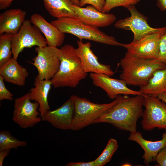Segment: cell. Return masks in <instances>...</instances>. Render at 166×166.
Here are the masks:
<instances>
[{
    "instance_id": "obj_33",
    "label": "cell",
    "mask_w": 166,
    "mask_h": 166,
    "mask_svg": "<svg viewBox=\"0 0 166 166\" xmlns=\"http://www.w3.org/2000/svg\"><path fill=\"white\" fill-rule=\"evenodd\" d=\"M10 150L6 149L0 151V166H2L4 160L10 153Z\"/></svg>"
},
{
    "instance_id": "obj_15",
    "label": "cell",
    "mask_w": 166,
    "mask_h": 166,
    "mask_svg": "<svg viewBox=\"0 0 166 166\" xmlns=\"http://www.w3.org/2000/svg\"><path fill=\"white\" fill-rule=\"evenodd\" d=\"M71 7L76 17L85 23L93 26L98 28L107 26L116 20V17L113 14L100 11L91 5L83 7L73 4Z\"/></svg>"
},
{
    "instance_id": "obj_23",
    "label": "cell",
    "mask_w": 166,
    "mask_h": 166,
    "mask_svg": "<svg viewBox=\"0 0 166 166\" xmlns=\"http://www.w3.org/2000/svg\"><path fill=\"white\" fill-rule=\"evenodd\" d=\"M27 145L24 140H20L7 130L0 131V151L11 149H17L18 147H25Z\"/></svg>"
},
{
    "instance_id": "obj_3",
    "label": "cell",
    "mask_w": 166,
    "mask_h": 166,
    "mask_svg": "<svg viewBox=\"0 0 166 166\" xmlns=\"http://www.w3.org/2000/svg\"><path fill=\"white\" fill-rule=\"evenodd\" d=\"M60 49V65L51 80L52 85L55 88H75L81 80L86 78L88 73L84 71L80 59L73 46L66 44Z\"/></svg>"
},
{
    "instance_id": "obj_13",
    "label": "cell",
    "mask_w": 166,
    "mask_h": 166,
    "mask_svg": "<svg viewBox=\"0 0 166 166\" xmlns=\"http://www.w3.org/2000/svg\"><path fill=\"white\" fill-rule=\"evenodd\" d=\"M77 47L75 48V51L79 57L84 71L88 73H103L110 77L114 72L109 65L101 64L99 62L98 57L91 49L90 42L84 43L82 40L77 41Z\"/></svg>"
},
{
    "instance_id": "obj_18",
    "label": "cell",
    "mask_w": 166,
    "mask_h": 166,
    "mask_svg": "<svg viewBox=\"0 0 166 166\" xmlns=\"http://www.w3.org/2000/svg\"><path fill=\"white\" fill-rule=\"evenodd\" d=\"M0 75L5 81L24 86L29 73L26 68L19 64L17 60L11 57L0 66Z\"/></svg>"
},
{
    "instance_id": "obj_1",
    "label": "cell",
    "mask_w": 166,
    "mask_h": 166,
    "mask_svg": "<svg viewBox=\"0 0 166 166\" xmlns=\"http://www.w3.org/2000/svg\"><path fill=\"white\" fill-rule=\"evenodd\" d=\"M118 97V102L96 119L93 124L109 123L121 130L136 132L137 120L143 114L144 96L130 97L120 95Z\"/></svg>"
},
{
    "instance_id": "obj_10",
    "label": "cell",
    "mask_w": 166,
    "mask_h": 166,
    "mask_svg": "<svg viewBox=\"0 0 166 166\" xmlns=\"http://www.w3.org/2000/svg\"><path fill=\"white\" fill-rule=\"evenodd\" d=\"M31 101L29 92L15 99L12 120L21 128L33 127L42 120L39 104Z\"/></svg>"
},
{
    "instance_id": "obj_9",
    "label": "cell",
    "mask_w": 166,
    "mask_h": 166,
    "mask_svg": "<svg viewBox=\"0 0 166 166\" xmlns=\"http://www.w3.org/2000/svg\"><path fill=\"white\" fill-rule=\"evenodd\" d=\"M131 15L116 21L114 26L118 29L131 31L134 35L133 41L138 40L146 35L166 30V27H151L148 23V18L139 12L134 5L127 8Z\"/></svg>"
},
{
    "instance_id": "obj_8",
    "label": "cell",
    "mask_w": 166,
    "mask_h": 166,
    "mask_svg": "<svg viewBox=\"0 0 166 166\" xmlns=\"http://www.w3.org/2000/svg\"><path fill=\"white\" fill-rule=\"evenodd\" d=\"M141 125L143 129L151 131L157 128L166 132V104L157 97L144 96V105Z\"/></svg>"
},
{
    "instance_id": "obj_11",
    "label": "cell",
    "mask_w": 166,
    "mask_h": 166,
    "mask_svg": "<svg viewBox=\"0 0 166 166\" xmlns=\"http://www.w3.org/2000/svg\"><path fill=\"white\" fill-rule=\"evenodd\" d=\"M166 30L145 35L140 39L127 44H123L128 53L144 59H157L161 38Z\"/></svg>"
},
{
    "instance_id": "obj_31",
    "label": "cell",
    "mask_w": 166,
    "mask_h": 166,
    "mask_svg": "<svg viewBox=\"0 0 166 166\" xmlns=\"http://www.w3.org/2000/svg\"><path fill=\"white\" fill-rule=\"evenodd\" d=\"M66 166H95L94 161L89 162H70L65 165Z\"/></svg>"
},
{
    "instance_id": "obj_22",
    "label": "cell",
    "mask_w": 166,
    "mask_h": 166,
    "mask_svg": "<svg viewBox=\"0 0 166 166\" xmlns=\"http://www.w3.org/2000/svg\"><path fill=\"white\" fill-rule=\"evenodd\" d=\"M44 6L53 17L57 19L76 16L71 7V0H43Z\"/></svg>"
},
{
    "instance_id": "obj_30",
    "label": "cell",
    "mask_w": 166,
    "mask_h": 166,
    "mask_svg": "<svg viewBox=\"0 0 166 166\" xmlns=\"http://www.w3.org/2000/svg\"><path fill=\"white\" fill-rule=\"evenodd\" d=\"M159 166H166V146L162 148L156 156L154 161Z\"/></svg>"
},
{
    "instance_id": "obj_26",
    "label": "cell",
    "mask_w": 166,
    "mask_h": 166,
    "mask_svg": "<svg viewBox=\"0 0 166 166\" xmlns=\"http://www.w3.org/2000/svg\"><path fill=\"white\" fill-rule=\"evenodd\" d=\"M140 0H105V6L102 12L108 13L112 9L118 6L127 8L128 6L137 4Z\"/></svg>"
},
{
    "instance_id": "obj_34",
    "label": "cell",
    "mask_w": 166,
    "mask_h": 166,
    "mask_svg": "<svg viewBox=\"0 0 166 166\" xmlns=\"http://www.w3.org/2000/svg\"><path fill=\"white\" fill-rule=\"evenodd\" d=\"M157 6L161 11L166 10V0H157Z\"/></svg>"
},
{
    "instance_id": "obj_36",
    "label": "cell",
    "mask_w": 166,
    "mask_h": 166,
    "mask_svg": "<svg viewBox=\"0 0 166 166\" xmlns=\"http://www.w3.org/2000/svg\"><path fill=\"white\" fill-rule=\"evenodd\" d=\"M73 4L79 6V0H71Z\"/></svg>"
},
{
    "instance_id": "obj_7",
    "label": "cell",
    "mask_w": 166,
    "mask_h": 166,
    "mask_svg": "<svg viewBox=\"0 0 166 166\" xmlns=\"http://www.w3.org/2000/svg\"><path fill=\"white\" fill-rule=\"evenodd\" d=\"M42 33L30 20H25L18 32L13 36L12 41L13 57L17 60L20 53L25 48L34 46H46V40Z\"/></svg>"
},
{
    "instance_id": "obj_32",
    "label": "cell",
    "mask_w": 166,
    "mask_h": 166,
    "mask_svg": "<svg viewBox=\"0 0 166 166\" xmlns=\"http://www.w3.org/2000/svg\"><path fill=\"white\" fill-rule=\"evenodd\" d=\"M14 0H0V9L2 10L9 7Z\"/></svg>"
},
{
    "instance_id": "obj_5",
    "label": "cell",
    "mask_w": 166,
    "mask_h": 166,
    "mask_svg": "<svg viewBox=\"0 0 166 166\" xmlns=\"http://www.w3.org/2000/svg\"><path fill=\"white\" fill-rule=\"evenodd\" d=\"M74 106V115L72 130L76 131L93 124L94 121L118 101V96L111 102L98 104L76 95L71 96Z\"/></svg>"
},
{
    "instance_id": "obj_6",
    "label": "cell",
    "mask_w": 166,
    "mask_h": 166,
    "mask_svg": "<svg viewBox=\"0 0 166 166\" xmlns=\"http://www.w3.org/2000/svg\"><path fill=\"white\" fill-rule=\"evenodd\" d=\"M37 55L29 62L37 69L40 80H51L58 71L60 64L61 50L57 47L47 45L35 48Z\"/></svg>"
},
{
    "instance_id": "obj_14",
    "label": "cell",
    "mask_w": 166,
    "mask_h": 166,
    "mask_svg": "<svg viewBox=\"0 0 166 166\" xmlns=\"http://www.w3.org/2000/svg\"><path fill=\"white\" fill-rule=\"evenodd\" d=\"M74 106L72 97L56 109L47 112L42 118L54 127L63 130H72L74 123Z\"/></svg>"
},
{
    "instance_id": "obj_28",
    "label": "cell",
    "mask_w": 166,
    "mask_h": 166,
    "mask_svg": "<svg viewBox=\"0 0 166 166\" xmlns=\"http://www.w3.org/2000/svg\"><path fill=\"white\" fill-rule=\"evenodd\" d=\"M157 59L166 64V32L160 40L159 52Z\"/></svg>"
},
{
    "instance_id": "obj_19",
    "label": "cell",
    "mask_w": 166,
    "mask_h": 166,
    "mask_svg": "<svg viewBox=\"0 0 166 166\" xmlns=\"http://www.w3.org/2000/svg\"><path fill=\"white\" fill-rule=\"evenodd\" d=\"M26 12L19 9L7 10L0 14V34H15L19 31L25 20Z\"/></svg>"
},
{
    "instance_id": "obj_21",
    "label": "cell",
    "mask_w": 166,
    "mask_h": 166,
    "mask_svg": "<svg viewBox=\"0 0 166 166\" xmlns=\"http://www.w3.org/2000/svg\"><path fill=\"white\" fill-rule=\"evenodd\" d=\"M140 88L139 91L144 96L157 97L166 93V67L156 71L148 84Z\"/></svg>"
},
{
    "instance_id": "obj_25",
    "label": "cell",
    "mask_w": 166,
    "mask_h": 166,
    "mask_svg": "<svg viewBox=\"0 0 166 166\" xmlns=\"http://www.w3.org/2000/svg\"><path fill=\"white\" fill-rule=\"evenodd\" d=\"M118 147L116 140L110 138L102 153L94 160L95 166H103L109 162Z\"/></svg>"
},
{
    "instance_id": "obj_24",
    "label": "cell",
    "mask_w": 166,
    "mask_h": 166,
    "mask_svg": "<svg viewBox=\"0 0 166 166\" xmlns=\"http://www.w3.org/2000/svg\"><path fill=\"white\" fill-rule=\"evenodd\" d=\"M14 34L4 33L0 36V66L11 57L12 41Z\"/></svg>"
},
{
    "instance_id": "obj_16",
    "label": "cell",
    "mask_w": 166,
    "mask_h": 166,
    "mask_svg": "<svg viewBox=\"0 0 166 166\" xmlns=\"http://www.w3.org/2000/svg\"><path fill=\"white\" fill-rule=\"evenodd\" d=\"M128 139L136 142L143 149L144 152L142 158L144 164L148 165L154 161L158 152L166 146V132L163 134L162 139L158 141L146 140L143 137L141 133L137 131L135 132H130Z\"/></svg>"
},
{
    "instance_id": "obj_35",
    "label": "cell",
    "mask_w": 166,
    "mask_h": 166,
    "mask_svg": "<svg viewBox=\"0 0 166 166\" xmlns=\"http://www.w3.org/2000/svg\"><path fill=\"white\" fill-rule=\"evenodd\" d=\"M157 97L166 104V93L159 95L157 96Z\"/></svg>"
},
{
    "instance_id": "obj_29",
    "label": "cell",
    "mask_w": 166,
    "mask_h": 166,
    "mask_svg": "<svg viewBox=\"0 0 166 166\" xmlns=\"http://www.w3.org/2000/svg\"><path fill=\"white\" fill-rule=\"evenodd\" d=\"M105 2V0H79V6L82 7L86 4H90L102 12Z\"/></svg>"
},
{
    "instance_id": "obj_2",
    "label": "cell",
    "mask_w": 166,
    "mask_h": 166,
    "mask_svg": "<svg viewBox=\"0 0 166 166\" xmlns=\"http://www.w3.org/2000/svg\"><path fill=\"white\" fill-rule=\"evenodd\" d=\"M120 64L122 69L120 79L127 85L140 87L148 84L156 71L166 67V64L157 59H140L127 52L121 60Z\"/></svg>"
},
{
    "instance_id": "obj_4",
    "label": "cell",
    "mask_w": 166,
    "mask_h": 166,
    "mask_svg": "<svg viewBox=\"0 0 166 166\" xmlns=\"http://www.w3.org/2000/svg\"><path fill=\"white\" fill-rule=\"evenodd\" d=\"M50 23L62 32L73 35L80 40L85 39L107 45L123 46V44L118 42L113 36L107 35L98 27L85 23L76 16L57 19Z\"/></svg>"
},
{
    "instance_id": "obj_27",
    "label": "cell",
    "mask_w": 166,
    "mask_h": 166,
    "mask_svg": "<svg viewBox=\"0 0 166 166\" xmlns=\"http://www.w3.org/2000/svg\"><path fill=\"white\" fill-rule=\"evenodd\" d=\"M4 81L2 76L0 75V101L3 100L12 101L13 95L6 87Z\"/></svg>"
},
{
    "instance_id": "obj_12",
    "label": "cell",
    "mask_w": 166,
    "mask_h": 166,
    "mask_svg": "<svg viewBox=\"0 0 166 166\" xmlns=\"http://www.w3.org/2000/svg\"><path fill=\"white\" fill-rule=\"evenodd\" d=\"M89 77L93 84L105 91L110 99H115L121 94L144 96L139 90H134L128 88L125 82L121 79L112 78L104 74L92 73H90Z\"/></svg>"
},
{
    "instance_id": "obj_20",
    "label": "cell",
    "mask_w": 166,
    "mask_h": 166,
    "mask_svg": "<svg viewBox=\"0 0 166 166\" xmlns=\"http://www.w3.org/2000/svg\"><path fill=\"white\" fill-rule=\"evenodd\" d=\"M34 85V87L29 92L30 99L39 104L38 111L42 118L50 110L48 97L52 86V82L51 80H40L36 76Z\"/></svg>"
},
{
    "instance_id": "obj_17",
    "label": "cell",
    "mask_w": 166,
    "mask_h": 166,
    "mask_svg": "<svg viewBox=\"0 0 166 166\" xmlns=\"http://www.w3.org/2000/svg\"><path fill=\"white\" fill-rule=\"evenodd\" d=\"M30 21L43 34L48 45L57 47L63 44L65 38V33L48 22L41 15L34 14L31 16Z\"/></svg>"
}]
</instances>
